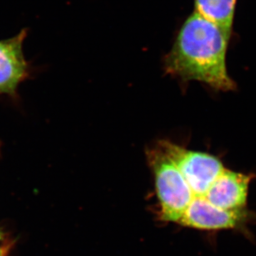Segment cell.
<instances>
[{
  "label": "cell",
  "mask_w": 256,
  "mask_h": 256,
  "mask_svg": "<svg viewBox=\"0 0 256 256\" xmlns=\"http://www.w3.org/2000/svg\"><path fill=\"white\" fill-rule=\"evenodd\" d=\"M232 34L194 11L166 56V71L183 81L200 82L218 91L234 90L236 82L226 66Z\"/></svg>",
  "instance_id": "cell-2"
},
{
  "label": "cell",
  "mask_w": 256,
  "mask_h": 256,
  "mask_svg": "<svg viewBox=\"0 0 256 256\" xmlns=\"http://www.w3.org/2000/svg\"><path fill=\"white\" fill-rule=\"evenodd\" d=\"M5 256V249L4 247L2 246V244H0V256Z\"/></svg>",
  "instance_id": "cell-5"
},
{
  "label": "cell",
  "mask_w": 256,
  "mask_h": 256,
  "mask_svg": "<svg viewBox=\"0 0 256 256\" xmlns=\"http://www.w3.org/2000/svg\"><path fill=\"white\" fill-rule=\"evenodd\" d=\"M148 150L164 222L202 232L234 230L253 234L256 216L248 207L254 174L226 168L209 153L189 150L170 140Z\"/></svg>",
  "instance_id": "cell-1"
},
{
  "label": "cell",
  "mask_w": 256,
  "mask_h": 256,
  "mask_svg": "<svg viewBox=\"0 0 256 256\" xmlns=\"http://www.w3.org/2000/svg\"><path fill=\"white\" fill-rule=\"evenodd\" d=\"M27 30L0 41V94L14 96L18 86L28 76V66L25 60L22 45Z\"/></svg>",
  "instance_id": "cell-3"
},
{
  "label": "cell",
  "mask_w": 256,
  "mask_h": 256,
  "mask_svg": "<svg viewBox=\"0 0 256 256\" xmlns=\"http://www.w3.org/2000/svg\"><path fill=\"white\" fill-rule=\"evenodd\" d=\"M237 0H194V11L232 32Z\"/></svg>",
  "instance_id": "cell-4"
}]
</instances>
